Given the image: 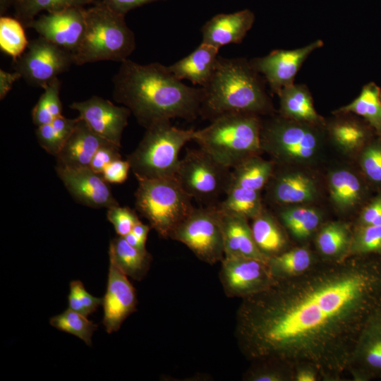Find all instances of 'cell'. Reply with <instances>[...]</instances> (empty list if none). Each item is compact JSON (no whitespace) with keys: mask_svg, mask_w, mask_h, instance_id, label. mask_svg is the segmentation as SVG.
Instances as JSON below:
<instances>
[{"mask_svg":"<svg viewBox=\"0 0 381 381\" xmlns=\"http://www.w3.org/2000/svg\"><path fill=\"white\" fill-rule=\"evenodd\" d=\"M279 217L286 229L300 240L310 237L321 222L320 214L309 207L286 208L279 211Z\"/></svg>","mask_w":381,"mask_h":381,"instance_id":"d590c367","label":"cell"},{"mask_svg":"<svg viewBox=\"0 0 381 381\" xmlns=\"http://www.w3.org/2000/svg\"><path fill=\"white\" fill-rule=\"evenodd\" d=\"M360 165L364 175L372 183L381 186V139L374 140L363 147Z\"/></svg>","mask_w":381,"mask_h":381,"instance_id":"7bdbcfd3","label":"cell"},{"mask_svg":"<svg viewBox=\"0 0 381 381\" xmlns=\"http://www.w3.org/2000/svg\"><path fill=\"white\" fill-rule=\"evenodd\" d=\"M73 64V53L40 36L29 42L24 53L13 60V66L27 83L43 87Z\"/></svg>","mask_w":381,"mask_h":381,"instance_id":"8fae6325","label":"cell"},{"mask_svg":"<svg viewBox=\"0 0 381 381\" xmlns=\"http://www.w3.org/2000/svg\"><path fill=\"white\" fill-rule=\"evenodd\" d=\"M381 254V225L358 226L353 231L349 255Z\"/></svg>","mask_w":381,"mask_h":381,"instance_id":"60d3db41","label":"cell"},{"mask_svg":"<svg viewBox=\"0 0 381 381\" xmlns=\"http://www.w3.org/2000/svg\"><path fill=\"white\" fill-rule=\"evenodd\" d=\"M97 0H12L14 18L29 28L30 23L42 11L52 13L72 6L96 4Z\"/></svg>","mask_w":381,"mask_h":381,"instance_id":"d6a6232c","label":"cell"},{"mask_svg":"<svg viewBox=\"0 0 381 381\" xmlns=\"http://www.w3.org/2000/svg\"><path fill=\"white\" fill-rule=\"evenodd\" d=\"M138 182L135 210L161 238H170L174 230L194 210L193 199L176 176Z\"/></svg>","mask_w":381,"mask_h":381,"instance_id":"52a82bcc","label":"cell"},{"mask_svg":"<svg viewBox=\"0 0 381 381\" xmlns=\"http://www.w3.org/2000/svg\"><path fill=\"white\" fill-rule=\"evenodd\" d=\"M254 20L253 13L248 9L218 14L202 27V42L218 49L226 44L241 43Z\"/></svg>","mask_w":381,"mask_h":381,"instance_id":"d6986e66","label":"cell"},{"mask_svg":"<svg viewBox=\"0 0 381 381\" xmlns=\"http://www.w3.org/2000/svg\"><path fill=\"white\" fill-rule=\"evenodd\" d=\"M109 142L95 133L78 116V121L73 132L56 156V166L70 168L90 167L97 150Z\"/></svg>","mask_w":381,"mask_h":381,"instance_id":"ffe728a7","label":"cell"},{"mask_svg":"<svg viewBox=\"0 0 381 381\" xmlns=\"http://www.w3.org/2000/svg\"><path fill=\"white\" fill-rule=\"evenodd\" d=\"M320 376L317 369L311 365L301 364L294 367V381H317Z\"/></svg>","mask_w":381,"mask_h":381,"instance_id":"681fc988","label":"cell"},{"mask_svg":"<svg viewBox=\"0 0 381 381\" xmlns=\"http://www.w3.org/2000/svg\"><path fill=\"white\" fill-rule=\"evenodd\" d=\"M294 368L270 360L252 361L243 375L246 381H294Z\"/></svg>","mask_w":381,"mask_h":381,"instance_id":"ab89813d","label":"cell"},{"mask_svg":"<svg viewBox=\"0 0 381 381\" xmlns=\"http://www.w3.org/2000/svg\"><path fill=\"white\" fill-rule=\"evenodd\" d=\"M273 171L272 162L258 155L251 157L231 169L229 186L260 192L267 185Z\"/></svg>","mask_w":381,"mask_h":381,"instance_id":"83f0119b","label":"cell"},{"mask_svg":"<svg viewBox=\"0 0 381 381\" xmlns=\"http://www.w3.org/2000/svg\"><path fill=\"white\" fill-rule=\"evenodd\" d=\"M369 124L366 126L353 119H340L332 122L329 131L333 140L341 148L354 150L362 147L370 135Z\"/></svg>","mask_w":381,"mask_h":381,"instance_id":"e575fe53","label":"cell"},{"mask_svg":"<svg viewBox=\"0 0 381 381\" xmlns=\"http://www.w3.org/2000/svg\"><path fill=\"white\" fill-rule=\"evenodd\" d=\"M107 217L113 224L118 236H121L131 232L133 226L140 221L135 210L119 205L108 209Z\"/></svg>","mask_w":381,"mask_h":381,"instance_id":"ee69618b","label":"cell"},{"mask_svg":"<svg viewBox=\"0 0 381 381\" xmlns=\"http://www.w3.org/2000/svg\"><path fill=\"white\" fill-rule=\"evenodd\" d=\"M78 117L68 119L63 115L51 123L37 126L36 136L40 146L48 153L56 156L73 132Z\"/></svg>","mask_w":381,"mask_h":381,"instance_id":"836d02e7","label":"cell"},{"mask_svg":"<svg viewBox=\"0 0 381 381\" xmlns=\"http://www.w3.org/2000/svg\"><path fill=\"white\" fill-rule=\"evenodd\" d=\"M225 198L217 205L225 213L253 219L263 210L260 192L229 186Z\"/></svg>","mask_w":381,"mask_h":381,"instance_id":"1f68e13d","label":"cell"},{"mask_svg":"<svg viewBox=\"0 0 381 381\" xmlns=\"http://www.w3.org/2000/svg\"><path fill=\"white\" fill-rule=\"evenodd\" d=\"M381 225V195L375 198L362 210L358 226Z\"/></svg>","mask_w":381,"mask_h":381,"instance_id":"7dc6e473","label":"cell"},{"mask_svg":"<svg viewBox=\"0 0 381 381\" xmlns=\"http://www.w3.org/2000/svg\"><path fill=\"white\" fill-rule=\"evenodd\" d=\"M381 308V254L317 262L242 299L235 337L249 361L308 364L341 380L359 334Z\"/></svg>","mask_w":381,"mask_h":381,"instance_id":"6da1fadb","label":"cell"},{"mask_svg":"<svg viewBox=\"0 0 381 381\" xmlns=\"http://www.w3.org/2000/svg\"><path fill=\"white\" fill-rule=\"evenodd\" d=\"M380 88L373 82L365 85L360 95L350 104L335 111L353 113L364 119L375 132L381 135Z\"/></svg>","mask_w":381,"mask_h":381,"instance_id":"f546056e","label":"cell"},{"mask_svg":"<svg viewBox=\"0 0 381 381\" xmlns=\"http://www.w3.org/2000/svg\"><path fill=\"white\" fill-rule=\"evenodd\" d=\"M56 171L68 191L80 204L92 208L107 209L119 205L108 183L89 167L56 166Z\"/></svg>","mask_w":381,"mask_h":381,"instance_id":"e0dca14e","label":"cell"},{"mask_svg":"<svg viewBox=\"0 0 381 381\" xmlns=\"http://www.w3.org/2000/svg\"><path fill=\"white\" fill-rule=\"evenodd\" d=\"M323 46L321 40L296 49L274 50L267 55L250 60V65L264 76L271 91L277 95L285 87L294 84L303 63L315 49Z\"/></svg>","mask_w":381,"mask_h":381,"instance_id":"4fadbf2b","label":"cell"},{"mask_svg":"<svg viewBox=\"0 0 381 381\" xmlns=\"http://www.w3.org/2000/svg\"><path fill=\"white\" fill-rule=\"evenodd\" d=\"M353 232L341 222L324 224L318 231L315 245L325 260H339L349 255Z\"/></svg>","mask_w":381,"mask_h":381,"instance_id":"4316f807","label":"cell"},{"mask_svg":"<svg viewBox=\"0 0 381 381\" xmlns=\"http://www.w3.org/2000/svg\"><path fill=\"white\" fill-rule=\"evenodd\" d=\"M85 9L84 6H72L42 14L30 23L29 28L34 29L40 37L74 54L85 33Z\"/></svg>","mask_w":381,"mask_h":381,"instance_id":"5bb4252c","label":"cell"},{"mask_svg":"<svg viewBox=\"0 0 381 381\" xmlns=\"http://www.w3.org/2000/svg\"><path fill=\"white\" fill-rule=\"evenodd\" d=\"M109 255L127 277L136 281H141L146 276L152 260L147 250H141L131 246L121 236L111 241Z\"/></svg>","mask_w":381,"mask_h":381,"instance_id":"d4e9b609","label":"cell"},{"mask_svg":"<svg viewBox=\"0 0 381 381\" xmlns=\"http://www.w3.org/2000/svg\"><path fill=\"white\" fill-rule=\"evenodd\" d=\"M49 323L60 331L78 337L87 346L92 345V337L98 327L97 325L88 320L87 316L69 308L51 318Z\"/></svg>","mask_w":381,"mask_h":381,"instance_id":"74e56055","label":"cell"},{"mask_svg":"<svg viewBox=\"0 0 381 381\" xmlns=\"http://www.w3.org/2000/svg\"><path fill=\"white\" fill-rule=\"evenodd\" d=\"M316 262L312 252L306 247L286 250L267 260L271 274L276 280L301 274Z\"/></svg>","mask_w":381,"mask_h":381,"instance_id":"f1b7e54d","label":"cell"},{"mask_svg":"<svg viewBox=\"0 0 381 381\" xmlns=\"http://www.w3.org/2000/svg\"><path fill=\"white\" fill-rule=\"evenodd\" d=\"M265 83L246 59L219 56L210 80L202 87L200 116L211 121L232 112L271 113L273 107Z\"/></svg>","mask_w":381,"mask_h":381,"instance_id":"3957f363","label":"cell"},{"mask_svg":"<svg viewBox=\"0 0 381 381\" xmlns=\"http://www.w3.org/2000/svg\"><path fill=\"white\" fill-rule=\"evenodd\" d=\"M157 1L160 0H102L111 8L123 15L137 7Z\"/></svg>","mask_w":381,"mask_h":381,"instance_id":"c3c4849f","label":"cell"},{"mask_svg":"<svg viewBox=\"0 0 381 381\" xmlns=\"http://www.w3.org/2000/svg\"><path fill=\"white\" fill-rule=\"evenodd\" d=\"M221 212L224 258L245 257L267 261L255 243L248 219Z\"/></svg>","mask_w":381,"mask_h":381,"instance_id":"44dd1931","label":"cell"},{"mask_svg":"<svg viewBox=\"0 0 381 381\" xmlns=\"http://www.w3.org/2000/svg\"><path fill=\"white\" fill-rule=\"evenodd\" d=\"M24 28L16 18H0V49L13 60L24 53L29 44Z\"/></svg>","mask_w":381,"mask_h":381,"instance_id":"f35d334b","label":"cell"},{"mask_svg":"<svg viewBox=\"0 0 381 381\" xmlns=\"http://www.w3.org/2000/svg\"><path fill=\"white\" fill-rule=\"evenodd\" d=\"M44 92L32 110V119L35 126L51 123L62 115V103L59 92L61 81L56 78L42 87Z\"/></svg>","mask_w":381,"mask_h":381,"instance_id":"8d00e7d4","label":"cell"},{"mask_svg":"<svg viewBox=\"0 0 381 381\" xmlns=\"http://www.w3.org/2000/svg\"><path fill=\"white\" fill-rule=\"evenodd\" d=\"M170 238L185 245L201 261L215 265L224 258L222 212L217 205L194 208Z\"/></svg>","mask_w":381,"mask_h":381,"instance_id":"30bf717a","label":"cell"},{"mask_svg":"<svg viewBox=\"0 0 381 381\" xmlns=\"http://www.w3.org/2000/svg\"><path fill=\"white\" fill-rule=\"evenodd\" d=\"M137 305L134 286L109 256L107 291L102 302V324L107 332H117L124 320L136 310Z\"/></svg>","mask_w":381,"mask_h":381,"instance_id":"ac0fdd59","label":"cell"},{"mask_svg":"<svg viewBox=\"0 0 381 381\" xmlns=\"http://www.w3.org/2000/svg\"><path fill=\"white\" fill-rule=\"evenodd\" d=\"M267 185L269 200L277 204L307 202L313 200L317 193L312 179L301 173H272Z\"/></svg>","mask_w":381,"mask_h":381,"instance_id":"603a6c76","label":"cell"},{"mask_svg":"<svg viewBox=\"0 0 381 381\" xmlns=\"http://www.w3.org/2000/svg\"><path fill=\"white\" fill-rule=\"evenodd\" d=\"M131 166L128 160L117 159L109 164L104 169L102 176L109 183H121L128 176Z\"/></svg>","mask_w":381,"mask_h":381,"instance_id":"bcb514c9","label":"cell"},{"mask_svg":"<svg viewBox=\"0 0 381 381\" xmlns=\"http://www.w3.org/2000/svg\"><path fill=\"white\" fill-rule=\"evenodd\" d=\"M315 127L282 116L262 123L261 149L279 162H308L320 147Z\"/></svg>","mask_w":381,"mask_h":381,"instance_id":"9c48e42d","label":"cell"},{"mask_svg":"<svg viewBox=\"0 0 381 381\" xmlns=\"http://www.w3.org/2000/svg\"><path fill=\"white\" fill-rule=\"evenodd\" d=\"M128 157L137 180L176 176L182 147L193 140L195 130L179 128L166 120L154 123Z\"/></svg>","mask_w":381,"mask_h":381,"instance_id":"8992f818","label":"cell"},{"mask_svg":"<svg viewBox=\"0 0 381 381\" xmlns=\"http://www.w3.org/2000/svg\"><path fill=\"white\" fill-rule=\"evenodd\" d=\"M151 227L150 225L143 224L140 220L136 223L132 229V232L137 236L140 241L145 245L148 233Z\"/></svg>","mask_w":381,"mask_h":381,"instance_id":"816d5d0a","label":"cell"},{"mask_svg":"<svg viewBox=\"0 0 381 381\" xmlns=\"http://www.w3.org/2000/svg\"><path fill=\"white\" fill-rule=\"evenodd\" d=\"M262 123L255 114H224L207 126L195 130L193 140L218 162L232 169L262 151Z\"/></svg>","mask_w":381,"mask_h":381,"instance_id":"277c9868","label":"cell"},{"mask_svg":"<svg viewBox=\"0 0 381 381\" xmlns=\"http://www.w3.org/2000/svg\"><path fill=\"white\" fill-rule=\"evenodd\" d=\"M252 220L253 239L259 250L267 259L286 250V235L274 217L263 209Z\"/></svg>","mask_w":381,"mask_h":381,"instance_id":"484cf974","label":"cell"},{"mask_svg":"<svg viewBox=\"0 0 381 381\" xmlns=\"http://www.w3.org/2000/svg\"><path fill=\"white\" fill-rule=\"evenodd\" d=\"M332 200L341 210L356 206L362 199L363 186L356 174L345 169L336 170L329 177Z\"/></svg>","mask_w":381,"mask_h":381,"instance_id":"4dcf8cb0","label":"cell"},{"mask_svg":"<svg viewBox=\"0 0 381 381\" xmlns=\"http://www.w3.org/2000/svg\"><path fill=\"white\" fill-rule=\"evenodd\" d=\"M20 75L17 72L8 73L2 69L0 70V99H4L8 92L12 88L13 84Z\"/></svg>","mask_w":381,"mask_h":381,"instance_id":"f907efd6","label":"cell"},{"mask_svg":"<svg viewBox=\"0 0 381 381\" xmlns=\"http://www.w3.org/2000/svg\"><path fill=\"white\" fill-rule=\"evenodd\" d=\"M112 81L114 100L129 109L145 129L162 121H193L200 116L202 88L186 85L159 63L143 65L126 59Z\"/></svg>","mask_w":381,"mask_h":381,"instance_id":"7a4b0ae2","label":"cell"},{"mask_svg":"<svg viewBox=\"0 0 381 381\" xmlns=\"http://www.w3.org/2000/svg\"><path fill=\"white\" fill-rule=\"evenodd\" d=\"M79 112V117L97 135L121 147L124 128L128 125L131 111L125 106H116L108 99L93 96L85 101L69 105Z\"/></svg>","mask_w":381,"mask_h":381,"instance_id":"9a60e30c","label":"cell"},{"mask_svg":"<svg viewBox=\"0 0 381 381\" xmlns=\"http://www.w3.org/2000/svg\"><path fill=\"white\" fill-rule=\"evenodd\" d=\"M135 48V35L125 21V15L115 11L102 0H97L85 9V30L73 54L75 64L100 61L122 62Z\"/></svg>","mask_w":381,"mask_h":381,"instance_id":"5b68a950","label":"cell"},{"mask_svg":"<svg viewBox=\"0 0 381 381\" xmlns=\"http://www.w3.org/2000/svg\"><path fill=\"white\" fill-rule=\"evenodd\" d=\"M123 237L131 246L141 250H146L145 245H143L132 231Z\"/></svg>","mask_w":381,"mask_h":381,"instance_id":"f5cc1de1","label":"cell"},{"mask_svg":"<svg viewBox=\"0 0 381 381\" xmlns=\"http://www.w3.org/2000/svg\"><path fill=\"white\" fill-rule=\"evenodd\" d=\"M219 49L202 43L191 53L168 66L178 79L190 80L193 85L205 87L210 80L219 57Z\"/></svg>","mask_w":381,"mask_h":381,"instance_id":"7402d4cb","label":"cell"},{"mask_svg":"<svg viewBox=\"0 0 381 381\" xmlns=\"http://www.w3.org/2000/svg\"><path fill=\"white\" fill-rule=\"evenodd\" d=\"M380 102H381V92H380Z\"/></svg>","mask_w":381,"mask_h":381,"instance_id":"11a10c76","label":"cell"},{"mask_svg":"<svg viewBox=\"0 0 381 381\" xmlns=\"http://www.w3.org/2000/svg\"><path fill=\"white\" fill-rule=\"evenodd\" d=\"M346 372L355 381L381 378V308L370 315L361 329Z\"/></svg>","mask_w":381,"mask_h":381,"instance_id":"2e32d148","label":"cell"},{"mask_svg":"<svg viewBox=\"0 0 381 381\" xmlns=\"http://www.w3.org/2000/svg\"><path fill=\"white\" fill-rule=\"evenodd\" d=\"M102 302L103 298L95 297L87 292L81 281L70 282L68 304L71 310L87 317L102 306Z\"/></svg>","mask_w":381,"mask_h":381,"instance_id":"b9f144b4","label":"cell"},{"mask_svg":"<svg viewBox=\"0 0 381 381\" xmlns=\"http://www.w3.org/2000/svg\"><path fill=\"white\" fill-rule=\"evenodd\" d=\"M121 147L110 142L100 147L93 156L90 168L102 175L105 167L115 159L121 158L119 152Z\"/></svg>","mask_w":381,"mask_h":381,"instance_id":"f6af8a7d","label":"cell"},{"mask_svg":"<svg viewBox=\"0 0 381 381\" xmlns=\"http://www.w3.org/2000/svg\"><path fill=\"white\" fill-rule=\"evenodd\" d=\"M228 168L200 149H186L176 177L185 192L203 206L217 205L231 180Z\"/></svg>","mask_w":381,"mask_h":381,"instance_id":"ba28073f","label":"cell"},{"mask_svg":"<svg viewBox=\"0 0 381 381\" xmlns=\"http://www.w3.org/2000/svg\"><path fill=\"white\" fill-rule=\"evenodd\" d=\"M12 7V0H0V14L4 16L7 10Z\"/></svg>","mask_w":381,"mask_h":381,"instance_id":"db71d44e","label":"cell"},{"mask_svg":"<svg viewBox=\"0 0 381 381\" xmlns=\"http://www.w3.org/2000/svg\"><path fill=\"white\" fill-rule=\"evenodd\" d=\"M281 116L314 126L324 124L313 106L311 94L306 85L293 84L278 95Z\"/></svg>","mask_w":381,"mask_h":381,"instance_id":"cb8c5ba5","label":"cell"},{"mask_svg":"<svg viewBox=\"0 0 381 381\" xmlns=\"http://www.w3.org/2000/svg\"><path fill=\"white\" fill-rule=\"evenodd\" d=\"M219 279L227 297L241 299L265 290L276 281L267 261L245 257L224 258Z\"/></svg>","mask_w":381,"mask_h":381,"instance_id":"7c38bea8","label":"cell"}]
</instances>
